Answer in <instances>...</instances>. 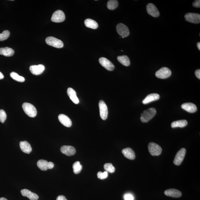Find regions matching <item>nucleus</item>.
<instances>
[{
    "instance_id": "20e7f679",
    "label": "nucleus",
    "mask_w": 200,
    "mask_h": 200,
    "mask_svg": "<svg viewBox=\"0 0 200 200\" xmlns=\"http://www.w3.org/2000/svg\"><path fill=\"white\" fill-rule=\"evenodd\" d=\"M148 150L150 154L152 156H159L161 154L162 149L157 144L150 142L148 145Z\"/></svg>"
},
{
    "instance_id": "cd10ccee",
    "label": "nucleus",
    "mask_w": 200,
    "mask_h": 200,
    "mask_svg": "<svg viewBox=\"0 0 200 200\" xmlns=\"http://www.w3.org/2000/svg\"><path fill=\"white\" fill-rule=\"evenodd\" d=\"M118 2L116 0H110L107 3V8L110 10H114L118 7Z\"/></svg>"
},
{
    "instance_id": "ea45409f",
    "label": "nucleus",
    "mask_w": 200,
    "mask_h": 200,
    "mask_svg": "<svg viewBox=\"0 0 200 200\" xmlns=\"http://www.w3.org/2000/svg\"><path fill=\"white\" fill-rule=\"evenodd\" d=\"M197 47L198 48V49L200 51V43L198 42L197 43Z\"/></svg>"
},
{
    "instance_id": "0eeeda50",
    "label": "nucleus",
    "mask_w": 200,
    "mask_h": 200,
    "mask_svg": "<svg viewBox=\"0 0 200 200\" xmlns=\"http://www.w3.org/2000/svg\"><path fill=\"white\" fill-rule=\"evenodd\" d=\"M65 20V14L63 11L57 10L54 13L51 17L52 21L55 23H60L64 21Z\"/></svg>"
},
{
    "instance_id": "6e6552de",
    "label": "nucleus",
    "mask_w": 200,
    "mask_h": 200,
    "mask_svg": "<svg viewBox=\"0 0 200 200\" xmlns=\"http://www.w3.org/2000/svg\"><path fill=\"white\" fill-rule=\"evenodd\" d=\"M37 165L41 170L44 171H46L48 169H52L54 166V164L52 162H48L46 160L43 159L38 161Z\"/></svg>"
},
{
    "instance_id": "a878e982",
    "label": "nucleus",
    "mask_w": 200,
    "mask_h": 200,
    "mask_svg": "<svg viewBox=\"0 0 200 200\" xmlns=\"http://www.w3.org/2000/svg\"><path fill=\"white\" fill-rule=\"evenodd\" d=\"M188 124V122L186 120H179L174 121L171 124V127L172 128L177 127L183 128Z\"/></svg>"
},
{
    "instance_id": "473e14b6",
    "label": "nucleus",
    "mask_w": 200,
    "mask_h": 200,
    "mask_svg": "<svg viewBox=\"0 0 200 200\" xmlns=\"http://www.w3.org/2000/svg\"><path fill=\"white\" fill-rule=\"evenodd\" d=\"M7 118L5 112L4 110H0V122L1 123H4Z\"/></svg>"
},
{
    "instance_id": "b1692460",
    "label": "nucleus",
    "mask_w": 200,
    "mask_h": 200,
    "mask_svg": "<svg viewBox=\"0 0 200 200\" xmlns=\"http://www.w3.org/2000/svg\"><path fill=\"white\" fill-rule=\"evenodd\" d=\"M15 52L12 48L8 47L0 48V54L7 57H10L14 55Z\"/></svg>"
},
{
    "instance_id": "aec40b11",
    "label": "nucleus",
    "mask_w": 200,
    "mask_h": 200,
    "mask_svg": "<svg viewBox=\"0 0 200 200\" xmlns=\"http://www.w3.org/2000/svg\"><path fill=\"white\" fill-rule=\"evenodd\" d=\"M67 94L70 100L73 103L77 104L79 103V100L77 97L76 93L74 89L71 88H68L67 90Z\"/></svg>"
},
{
    "instance_id": "f8f14e48",
    "label": "nucleus",
    "mask_w": 200,
    "mask_h": 200,
    "mask_svg": "<svg viewBox=\"0 0 200 200\" xmlns=\"http://www.w3.org/2000/svg\"><path fill=\"white\" fill-rule=\"evenodd\" d=\"M99 62L100 64L107 70L112 71L114 69V65L109 60L105 57H100L99 59Z\"/></svg>"
},
{
    "instance_id": "2eb2a0df",
    "label": "nucleus",
    "mask_w": 200,
    "mask_h": 200,
    "mask_svg": "<svg viewBox=\"0 0 200 200\" xmlns=\"http://www.w3.org/2000/svg\"><path fill=\"white\" fill-rule=\"evenodd\" d=\"M62 152L67 156H70L74 155L76 150L74 147L71 146H63L60 148Z\"/></svg>"
},
{
    "instance_id": "a211bd4d",
    "label": "nucleus",
    "mask_w": 200,
    "mask_h": 200,
    "mask_svg": "<svg viewBox=\"0 0 200 200\" xmlns=\"http://www.w3.org/2000/svg\"><path fill=\"white\" fill-rule=\"evenodd\" d=\"M165 194L167 196L176 198H180L182 196L181 192L174 189H171L165 190Z\"/></svg>"
},
{
    "instance_id": "e433bc0d",
    "label": "nucleus",
    "mask_w": 200,
    "mask_h": 200,
    "mask_svg": "<svg viewBox=\"0 0 200 200\" xmlns=\"http://www.w3.org/2000/svg\"><path fill=\"white\" fill-rule=\"evenodd\" d=\"M195 75L198 79H200V70L199 69L196 70L195 71Z\"/></svg>"
},
{
    "instance_id": "c756f323",
    "label": "nucleus",
    "mask_w": 200,
    "mask_h": 200,
    "mask_svg": "<svg viewBox=\"0 0 200 200\" xmlns=\"http://www.w3.org/2000/svg\"><path fill=\"white\" fill-rule=\"evenodd\" d=\"M10 76L13 79L18 82H23L25 81V78L23 76H20L17 73L12 72L10 73Z\"/></svg>"
},
{
    "instance_id": "1a4fd4ad",
    "label": "nucleus",
    "mask_w": 200,
    "mask_h": 200,
    "mask_svg": "<svg viewBox=\"0 0 200 200\" xmlns=\"http://www.w3.org/2000/svg\"><path fill=\"white\" fill-rule=\"evenodd\" d=\"M186 20L190 23L198 24L200 22V15L199 14L188 13L185 15Z\"/></svg>"
},
{
    "instance_id": "5701e85b",
    "label": "nucleus",
    "mask_w": 200,
    "mask_h": 200,
    "mask_svg": "<svg viewBox=\"0 0 200 200\" xmlns=\"http://www.w3.org/2000/svg\"><path fill=\"white\" fill-rule=\"evenodd\" d=\"M20 147L22 151L27 154H29L32 151V148L31 146L26 141L20 142Z\"/></svg>"
},
{
    "instance_id": "9d476101",
    "label": "nucleus",
    "mask_w": 200,
    "mask_h": 200,
    "mask_svg": "<svg viewBox=\"0 0 200 200\" xmlns=\"http://www.w3.org/2000/svg\"><path fill=\"white\" fill-rule=\"evenodd\" d=\"M186 153V150L183 148L177 152L175 156L174 161V163L176 165L179 166L182 164Z\"/></svg>"
},
{
    "instance_id": "58836bf2",
    "label": "nucleus",
    "mask_w": 200,
    "mask_h": 200,
    "mask_svg": "<svg viewBox=\"0 0 200 200\" xmlns=\"http://www.w3.org/2000/svg\"><path fill=\"white\" fill-rule=\"evenodd\" d=\"M4 78V75L0 72V79H2Z\"/></svg>"
},
{
    "instance_id": "39448f33",
    "label": "nucleus",
    "mask_w": 200,
    "mask_h": 200,
    "mask_svg": "<svg viewBox=\"0 0 200 200\" xmlns=\"http://www.w3.org/2000/svg\"><path fill=\"white\" fill-rule=\"evenodd\" d=\"M172 74V72L170 69L166 67H163L158 70L155 73L156 77L160 79H165L169 78Z\"/></svg>"
},
{
    "instance_id": "6ab92c4d",
    "label": "nucleus",
    "mask_w": 200,
    "mask_h": 200,
    "mask_svg": "<svg viewBox=\"0 0 200 200\" xmlns=\"http://www.w3.org/2000/svg\"><path fill=\"white\" fill-rule=\"evenodd\" d=\"M181 108L188 112L191 113L195 112L197 109L196 105L192 103H183L181 105Z\"/></svg>"
},
{
    "instance_id": "bb28decb",
    "label": "nucleus",
    "mask_w": 200,
    "mask_h": 200,
    "mask_svg": "<svg viewBox=\"0 0 200 200\" xmlns=\"http://www.w3.org/2000/svg\"><path fill=\"white\" fill-rule=\"evenodd\" d=\"M118 61L125 66H128L130 65V60L128 56L123 55L117 57Z\"/></svg>"
},
{
    "instance_id": "ddd939ff",
    "label": "nucleus",
    "mask_w": 200,
    "mask_h": 200,
    "mask_svg": "<svg viewBox=\"0 0 200 200\" xmlns=\"http://www.w3.org/2000/svg\"><path fill=\"white\" fill-rule=\"evenodd\" d=\"M146 10L148 13L153 17H159L160 13L159 11L154 4L150 3L146 6Z\"/></svg>"
},
{
    "instance_id": "9b49d317",
    "label": "nucleus",
    "mask_w": 200,
    "mask_h": 200,
    "mask_svg": "<svg viewBox=\"0 0 200 200\" xmlns=\"http://www.w3.org/2000/svg\"><path fill=\"white\" fill-rule=\"evenodd\" d=\"M99 105L101 118L102 119L105 120L108 116V107L104 101L102 100H100L99 102Z\"/></svg>"
},
{
    "instance_id": "f704fd0d",
    "label": "nucleus",
    "mask_w": 200,
    "mask_h": 200,
    "mask_svg": "<svg viewBox=\"0 0 200 200\" xmlns=\"http://www.w3.org/2000/svg\"><path fill=\"white\" fill-rule=\"evenodd\" d=\"M124 199L125 200H134V197L130 194H126L124 196Z\"/></svg>"
},
{
    "instance_id": "c85d7f7f",
    "label": "nucleus",
    "mask_w": 200,
    "mask_h": 200,
    "mask_svg": "<svg viewBox=\"0 0 200 200\" xmlns=\"http://www.w3.org/2000/svg\"><path fill=\"white\" fill-rule=\"evenodd\" d=\"M73 169L75 174H79L82 170V166L80 164L79 162L77 161L73 164Z\"/></svg>"
},
{
    "instance_id": "c9c22d12",
    "label": "nucleus",
    "mask_w": 200,
    "mask_h": 200,
    "mask_svg": "<svg viewBox=\"0 0 200 200\" xmlns=\"http://www.w3.org/2000/svg\"><path fill=\"white\" fill-rule=\"evenodd\" d=\"M192 5L193 7L196 8H200V0H196L193 3Z\"/></svg>"
},
{
    "instance_id": "f3484780",
    "label": "nucleus",
    "mask_w": 200,
    "mask_h": 200,
    "mask_svg": "<svg viewBox=\"0 0 200 200\" xmlns=\"http://www.w3.org/2000/svg\"><path fill=\"white\" fill-rule=\"evenodd\" d=\"M21 193L22 196L27 197L30 200H38L39 198L37 195L28 189H22L21 190Z\"/></svg>"
},
{
    "instance_id": "4c0bfd02",
    "label": "nucleus",
    "mask_w": 200,
    "mask_h": 200,
    "mask_svg": "<svg viewBox=\"0 0 200 200\" xmlns=\"http://www.w3.org/2000/svg\"><path fill=\"white\" fill-rule=\"evenodd\" d=\"M57 200H67L66 198L63 195H60L57 198Z\"/></svg>"
},
{
    "instance_id": "393cba45",
    "label": "nucleus",
    "mask_w": 200,
    "mask_h": 200,
    "mask_svg": "<svg viewBox=\"0 0 200 200\" xmlns=\"http://www.w3.org/2000/svg\"><path fill=\"white\" fill-rule=\"evenodd\" d=\"M85 24L86 27L92 29H97L98 27V25L97 22L91 19H86L85 20Z\"/></svg>"
},
{
    "instance_id": "a19ab883",
    "label": "nucleus",
    "mask_w": 200,
    "mask_h": 200,
    "mask_svg": "<svg viewBox=\"0 0 200 200\" xmlns=\"http://www.w3.org/2000/svg\"><path fill=\"white\" fill-rule=\"evenodd\" d=\"M0 200H8L6 198H0Z\"/></svg>"
},
{
    "instance_id": "dca6fc26",
    "label": "nucleus",
    "mask_w": 200,
    "mask_h": 200,
    "mask_svg": "<svg viewBox=\"0 0 200 200\" xmlns=\"http://www.w3.org/2000/svg\"><path fill=\"white\" fill-rule=\"evenodd\" d=\"M58 119L60 122L66 127H71L72 125V121L66 115L62 114H60L58 116Z\"/></svg>"
},
{
    "instance_id": "7ed1b4c3",
    "label": "nucleus",
    "mask_w": 200,
    "mask_h": 200,
    "mask_svg": "<svg viewBox=\"0 0 200 200\" xmlns=\"http://www.w3.org/2000/svg\"><path fill=\"white\" fill-rule=\"evenodd\" d=\"M46 42L48 45L57 48H61L63 46V43L61 40L54 37H48L46 38Z\"/></svg>"
},
{
    "instance_id": "72a5a7b5",
    "label": "nucleus",
    "mask_w": 200,
    "mask_h": 200,
    "mask_svg": "<svg viewBox=\"0 0 200 200\" xmlns=\"http://www.w3.org/2000/svg\"><path fill=\"white\" fill-rule=\"evenodd\" d=\"M97 177L100 180H104L108 177V172L106 171L103 172H99L97 174Z\"/></svg>"
},
{
    "instance_id": "f257e3e1",
    "label": "nucleus",
    "mask_w": 200,
    "mask_h": 200,
    "mask_svg": "<svg viewBox=\"0 0 200 200\" xmlns=\"http://www.w3.org/2000/svg\"><path fill=\"white\" fill-rule=\"evenodd\" d=\"M156 113V110L154 108H150L145 110L141 114V121L143 123L148 122L155 116Z\"/></svg>"
},
{
    "instance_id": "f03ea898",
    "label": "nucleus",
    "mask_w": 200,
    "mask_h": 200,
    "mask_svg": "<svg viewBox=\"0 0 200 200\" xmlns=\"http://www.w3.org/2000/svg\"><path fill=\"white\" fill-rule=\"evenodd\" d=\"M22 108L26 114L31 118L36 116L37 112L35 107L30 103H24L22 105Z\"/></svg>"
},
{
    "instance_id": "4be33fe9",
    "label": "nucleus",
    "mask_w": 200,
    "mask_h": 200,
    "mask_svg": "<svg viewBox=\"0 0 200 200\" xmlns=\"http://www.w3.org/2000/svg\"><path fill=\"white\" fill-rule=\"evenodd\" d=\"M160 98V95L157 94H151L147 96L142 101L144 104H146L150 102L157 100Z\"/></svg>"
},
{
    "instance_id": "423d86ee",
    "label": "nucleus",
    "mask_w": 200,
    "mask_h": 200,
    "mask_svg": "<svg viewBox=\"0 0 200 200\" xmlns=\"http://www.w3.org/2000/svg\"><path fill=\"white\" fill-rule=\"evenodd\" d=\"M116 30L118 34L122 38L127 37L130 33L128 27L122 23L118 24L117 25Z\"/></svg>"
},
{
    "instance_id": "412c9836",
    "label": "nucleus",
    "mask_w": 200,
    "mask_h": 200,
    "mask_svg": "<svg viewBox=\"0 0 200 200\" xmlns=\"http://www.w3.org/2000/svg\"><path fill=\"white\" fill-rule=\"evenodd\" d=\"M122 153L125 157L129 159L134 160L135 158V152L130 148L124 149L122 150Z\"/></svg>"
},
{
    "instance_id": "7c9ffc66",
    "label": "nucleus",
    "mask_w": 200,
    "mask_h": 200,
    "mask_svg": "<svg viewBox=\"0 0 200 200\" xmlns=\"http://www.w3.org/2000/svg\"><path fill=\"white\" fill-rule=\"evenodd\" d=\"M104 168L105 170L107 172L112 173L115 172V168L113 166L112 164L110 163H107L104 165Z\"/></svg>"
},
{
    "instance_id": "4468645a",
    "label": "nucleus",
    "mask_w": 200,
    "mask_h": 200,
    "mask_svg": "<svg viewBox=\"0 0 200 200\" xmlns=\"http://www.w3.org/2000/svg\"><path fill=\"white\" fill-rule=\"evenodd\" d=\"M45 69V67L42 64L38 65H32L29 68L30 72L33 75H41L44 71Z\"/></svg>"
},
{
    "instance_id": "2f4dec72",
    "label": "nucleus",
    "mask_w": 200,
    "mask_h": 200,
    "mask_svg": "<svg viewBox=\"0 0 200 200\" xmlns=\"http://www.w3.org/2000/svg\"><path fill=\"white\" fill-rule=\"evenodd\" d=\"M10 33L9 30H6L0 33V41H5L10 36Z\"/></svg>"
}]
</instances>
